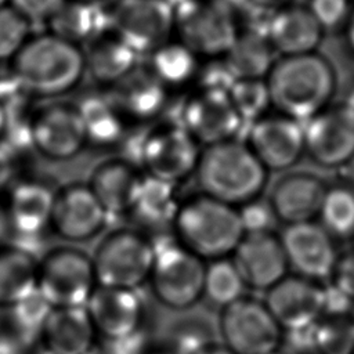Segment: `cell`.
I'll list each match as a JSON object with an SVG mask.
<instances>
[{"instance_id":"48","label":"cell","mask_w":354,"mask_h":354,"mask_svg":"<svg viewBox=\"0 0 354 354\" xmlns=\"http://www.w3.org/2000/svg\"><path fill=\"white\" fill-rule=\"evenodd\" d=\"M191 354H234V353H231L221 342L214 340V342L198 348L196 351H194Z\"/></svg>"},{"instance_id":"10","label":"cell","mask_w":354,"mask_h":354,"mask_svg":"<svg viewBox=\"0 0 354 354\" xmlns=\"http://www.w3.org/2000/svg\"><path fill=\"white\" fill-rule=\"evenodd\" d=\"M105 12L108 30L138 55L174 39V7L167 0H113Z\"/></svg>"},{"instance_id":"12","label":"cell","mask_w":354,"mask_h":354,"mask_svg":"<svg viewBox=\"0 0 354 354\" xmlns=\"http://www.w3.org/2000/svg\"><path fill=\"white\" fill-rule=\"evenodd\" d=\"M30 147L44 159L65 162L76 158L87 145L77 104L50 101L29 116Z\"/></svg>"},{"instance_id":"5","label":"cell","mask_w":354,"mask_h":354,"mask_svg":"<svg viewBox=\"0 0 354 354\" xmlns=\"http://www.w3.org/2000/svg\"><path fill=\"white\" fill-rule=\"evenodd\" d=\"M91 260L98 286L138 290L149 279L155 241L136 227H118L98 241Z\"/></svg>"},{"instance_id":"11","label":"cell","mask_w":354,"mask_h":354,"mask_svg":"<svg viewBox=\"0 0 354 354\" xmlns=\"http://www.w3.org/2000/svg\"><path fill=\"white\" fill-rule=\"evenodd\" d=\"M201 149L180 123L158 124L140 141V167L149 178L177 185L194 176Z\"/></svg>"},{"instance_id":"55","label":"cell","mask_w":354,"mask_h":354,"mask_svg":"<svg viewBox=\"0 0 354 354\" xmlns=\"http://www.w3.org/2000/svg\"><path fill=\"white\" fill-rule=\"evenodd\" d=\"M271 354H288L286 351H282L281 348L279 350H277V351H274V353H271Z\"/></svg>"},{"instance_id":"56","label":"cell","mask_w":354,"mask_h":354,"mask_svg":"<svg viewBox=\"0 0 354 354\" xmlns=\"http://www.w3.org/2000/svg\"><path fill=\"white\" fill-rule=\"evenodd\" d=\"M350 319H351V322L354 324V308H353V311H351V314H350Z\"/></svg>"},{"instance_id":"6","label":"cell","mask_w":354,"mask_h":354,"mask_svg":"<svg viewBox=\"0 0 354 354\" xmlns=\"http://www.w3.org/2000/svg\"><path fill=\"white\" fill-rule=\"evenodd\" d=\"M239 30L225 0H184L174 7V39L201 59L223 58Z\"/></svg>"},{"instance_id":"7","label":"cell","mask_w":354,"mask_h":354,"mask_svg":"<svg viewBox=\"0 0 354 354\" xmlns=\"http://www.w3.org/2000/svg\"><path fill=\"white\" fill-rule=\"evenodd\" d=\"M91 254L75 245H59L39 259L37 293L55 307H84L97 289Z\"/></svg>"},{"instance_id":"15","label":"cell","mask_w":354,"mask_h":354,"mask_svg":"<svg viewBox=\"0 0 354 354\" xmlns=\"http://www.w3.org/2000/svg\"><path fill=\"white\" fill-rule=\"evenodd\" d=\"M289 271L322 282L332 278L339 260L335 239L315 221L285 225L279 234Z\"/></svg>"},{"instance_id":"31","label":"cell","mask_w":354,"mask_h":354,"mask_svg":"<svg viewBox=\"0 0 354 354\" xmlns=\"http://www.w3.org/2000/svg\"><path fill=\"white\" fill-rule=\"evenodd\" d=\"M177 206L176 185L145 176L127 216L136 223V228L149 235L152 230L170 227Z\"/></svg>"},{"instance_id":"39","label":"cell","mask_w":354,"mask_h":354,"mask_svg":"<svg viewBox=\"0 0 354 354\" xmlns=\"http://www.w3.org/2000/svg\"><path fill=\"white\" fill-rule=\"evenodd\" d=\"M30 22L12 7L0 8V64L10 62L29 40Z\"/></svg>"},{"instance_id":"28","label":"cell","mask_w":354,"mask_h":354,"mask_svg":"<svg viewBox=\"0 0 354 354\" xmlns=\"http://www.w3.org/2000/svg\"><path fill=\"white\" fill-rule=\"evenodd\" d=\"M39 259L18 243L0 245V307L10 308L36 292Z\"/></svg>"},{"instance_id":"20","label":"cell","mask_w":354,"mask_h":354,"mask_svg":"<svg viewBox=\"0 0 354 354\" xmlns=\"http://www.w3.org/2000/svg\"><path fill=\"white\" fill-rule=\"evenodd\" d=\"M263 301L283 332L322 318V285L296 274H288L268 289Z\"/></svg>"},{"instance_id":"43","label":"cell","mask_w":354,"mask_h":354,"mask_svg":"<svg viewBox=\"0 0 354 354\" xmlns=\"http://www.w3.org/2000/svg\"><path fill=\"white\" fill-rule=\"evenodd\" d=\"M102 354H148L153 346L147 326L123 339L104 342Z\"/></svg>"},{"instance_id":"1","label":"cell","mask_w":354,"mask_h":354,"mask_svg":"<svg viewBox=\"0 0 354 354\" xmlns=\"http://www.w3.org/2000/svg\"><path fill=\"white\" fill-rule=\"evenodd\" d=\"M170 230L181 248L205 263L231 257L245 235L236 207L201 192L178 202Z\"/></svg>"},{"instance_id":"32","label":"cell","mask_w":354,"mask_h":354,"mask_svg":"<svg viewBox=\"0 0 354 354\" xmlns=\"http://www.w3.org/2000/svg\"><path fill=\"white\" fill-rule=\"evenodd\" d=\"M201 61L187 46L177 39H171L148 54L145 68L170 91L194 83Z\"/></svg>"},{"instance_id":"38","label":"cell","mask_w":354,"mask_h":354,"mask_svg":"<svg viewBox=\"0 0 354 354\" xmlns=\"http://www.w3.org/2000/svg\"><path fill=\"white\" fill-rule=\"evenodd\" d=\"M7 310V325L29 344L30 340H36L51 307L36 290Z\"/></svg>"},{"instance_id":"23","label":"cell","mask_w":354,"mask_h":354,"mask_svg":"<svg viewBox=\"0 0 354 354\" xmlns=\"http://www.w3.org/2000/svg\"><path fill=\"white\" fill-rule=\"evenodd\" d=\"M144 173L124 158L100 162L86 181L105 212L127 216L144 181Z\"/></svg>"},{"instance_id":"30","label":"cell","mask_w":354,"mask_h":354,"mask_svg":"<svg viewBox=\"0 0 354 354\" xmlns=\"http://www.w3.org/2000/svg\"><path fill=\"white\" fill-rule=\"evenodd\" d=\"M264 32L241 29L234 43L223 57L234 79H266L275 59Z\"/></svg>"},{"instance_id":"16","label":"cell","mask_w":354,"mask_h":354,"mask_svg":"<svg viewBox=\"0 0 354 354\" xmlns=\"http://www.w3.org/2000/svg\"><path fill=\"white\" fill-rule=\"evenodd\" d=\"M245 144L267 171L289 169L306 151L303 124L281 113L252 122Z\"/></svg>"},{"instance_id":"41","label":"cell","mask_w":354,"mask_h":354,"mask_svg":"<svg viewBox=\"0 0 354 354\" xmlns=\"http://www.w3.org/2000/svg\"><path fill=\"white\" fill-rule=\"evenodd\" d=\"M65 3V0H10L12 7L28 22H47Z\"/></svg>"},{"instance_id":"9","label":"cell","mask_w":354,"mask_h":354,"mask_svg":"<svg viewBox=\"0 0 354 354\" xmlns=\"http://www.w3.org/2000/svg\"><path fill=\"white\" fill-rule=\"evenodd\" d=\"M216 329L234 354H271L282 347L283 329L266 303L249 295L218 310Z\"/></svg>"},{"instance_id":"3","label":"cell","mask_w":354,"mask_h":354,"mask_svg":"<svg viewBox=\"0 0 354 354\" xmlns=\"http://www.w3.org/2000/svg\"><path fill=\"white\" fill-rule=\"evenodd\" d=\"M8 64L24 93L39 98L61 97L86 76L83 48L48 32L30 36Z\"/></svg>"},{"instance_id":"36","label":"cell","mask_w":354,"mask_h":354,"mask_svg":"<svg viewBox=\"0 0 354 354\" xmlns=\"http://www.w3.org/2000/svg\"><path fill=\"white\" fill-rule=\"evenodd\" d=\"M230 100L242 122H254L271 106L266 79H236L228 88Z\"/></svg>"},{"instance_id":"21","label":"cell","mask_w":354,"mask_h":354,"mask_svg":"<svg viewBox=\"0 0 354 354\" xmlns=\"http://www.w3.org/2000/svg\"><path fill=\"white\" fill-rule=\"evenodd\" d=\"M36 342L43 354H97L100 337L86 307H55Z\"/></svg>"},{"instance_id":"50","label":"cell","mask_w":354,"mask_h":354,"mask_svg":"<svg viewBox=\"0 0 354 354\" xmlns=\"http://www.w3.org/2000/svg\"><path fill=\"white\" fill-rule=\"evenodd\" d=\"M6 129H7V112L4 106L0 105V141L6 136Z\"/></svg>"},{"instance_id":"46","label":"cell","mask_w":354,"mask_h":354,"mask_svg":"<svg viewBox=\"0 0 354 354\" xmlns=\"http://www.w3.org/2000/svg\"><path fill=\"white\" fill-rule=\"evenodd\" d=\"M248 6L263 12H275L286 6H290L292 0H243Z\"/></svg>"},{"instance_id":"13","label":"cell","mask_w":354,"mask_h":354,"mask_svg":"<svg viewBox=\"0 0 354 354\" xmlns=\"http://www.w3.org/2000/svg\"><path fill=\"white\" fill-rule=\"evenodd\" d=\"M108 213L87 183H68L54 191L48 230L66 245H79L98 236Z\"/></svg>"},{"instance_id":"49","label":"cell","mask_w":354,"mask_h":354,"mask_svg":"<svg viewBox=\"0 0 354 354\" xmlns=\"http://www.w3.org/2000/svg\"><path fill=\"white\" fill-rule=\"evenodd\" d=\"M347 39L351 48L354 50V11L350 14L347 19Z\"/></svg>"},{"instance_id":"54","label":"cell","mask_w":354,"mask_h":354,"mask_svg":"<svg viewBox=\"0 0 354 354\" xmlns=\"http://www.w3.org/2000/svg\"><path fill=\"white\" fill-rule=\"evenodd\" d=\"M8 3H10V0H0V8L8 6Z\"/></svg>"},{"instance_id":"57","label":"cell","mask_w":354,"mask_h":354,"mask_svg":"<svg viewBox=\"0 0 354 354\" xmlns=\"http://www.w3.org/2000/svg\"><path fill=\"white\" fill-rule=\"evenodd\" d=\"M351 354H354V350H353V353H351Z\"/></svg>"},{"instance_id":"2","label":"cell","mask_w":354,"mask_h":354,"mask_svg":"<svg viewBox=\"0 0 354 354\" xmlns=\"http://www.w3.org/2000/svg\"><path fill=\"white\" fill-rule=\"evenodd\" d=\"M271 106L297 122L325 111L336 87L332 65L315 53L281 57L266 77Z\"/></svg>"},{"instance_id":"29","label":"cell","mask_w":354,"mask_h":354,"mask_svg":"<svg viewBox=\"0 0 354 354\" xmlns=\"http://www.w3.org/2000/svg\"><path fill=\"white\" fill-rule=\"evenodd\" d=\"M46 25L48 33L79 47L108 30L105 10L80 0H65Z\"/></svg>"},{"instance_id":"52","label":"cell","mask_w":354,"mask_h":354,"mask_svg":"<svg viewBox=\"0 0 354 354\" xmlns=\"http://www.w3.org/2000/svg\"><path fill=\"white\" fill-rule=\"evenodd\" d=\"M148 354H174V353H173L170 348H167V347H165V348H162V350L153 347Z\"/></svg>"},{"instance_id":"18","label":"cell","mask_w":354,"mask_h":354,"mask_svg":"<svg viewBox=\"0 0 354 354\" xmlns=\"http://www.w3.org/2000/svg\"><path fill=\"white\" fill-rule=\"evenodd\" d=\"M231 260L246 288L264 293L289 274L281 238L274 231L245 232Z\"/></svg>"},{"instance_id":"47","label":"cell","mask_w":354,"mask_h":354,"mask_svg":"<svg viewBox=\"0 0 354 354\" xmlns=\"http://www.w3.org/2000/svg\"><path fill=\"white\" fill-rule=\"evenodd\" d=\"M11 170H12L11 159L6 153V151L3 148H0V187L3 184H6V181L11 176Z\"/></svg>"},{"instance_id":"22","label":"cell","mask_w":354,"mask_h":354,"mask_svg":"<svg viewBox=\"0 0 354 354\" xmlns=\"http://www.w3.org/2000/svg\"><path fill=\"white\" fill-rule=\"evenodd\" d=\"M325 191L324 183L314 174L286 173L272 184L267 203L275 220L285 225L314 221Z\"/></svg>"},{"instance_id":"17","label":"cell","mask_w":354,"mask_h":354,"mask_svg":"<svg viewBox=\"0 0 354 354\" xmlns=\"http://www.w3.org/2000/svg\"><path fill=\"white\" fill-rule=\"evenodd\" d=\"M84 307L102 342L127 337L147 326L145 303L138 290L97 286Z\"/></svg>"},{"instance_id":"34","label":"cell","mask_w":354,"mask_h":354,"mask_svg":"<svg viewBox=\"0 0 354 354\" xmlns=\"http://www.w3.org/2000/svg\"><path fill=\"white\" fill-rule=\"evenodd\" d=\"M246 289L231 257L206 263L203 300L209 304L221 310L248 295Z\"/></svg>"},{"instance_id":"19","label":"cell","mask_w":354,"mask_h":354,"mask_svg":"<svg viewBox=\"0 0 354 354\" xmlns=\"http://www.w3.org/2000/svg\"><path fill=\"white\" fill-rule=\"evenodd\" d=\"M306 152L325 167H337L354 156V118L343 108L322 111L303 124Z\"/></svg>"},{"instance_id":"8","label":"cell","mask_w":354,"mask_h":354,"mask_svg":"<svg viewBox=\"0 0 354 354\" xmlns=\"http://www.w3.org/2000/svg\"><path fill=\"white\" fill-rule=\"evenodd\" d=\"M205 271L203 260L171 239L155 243V260L147 283L162 307L187 313L203 300Z\"/></svg>"},{"instance_id":"53","label":"cell","mask_w":354,"mask_h":354,"mask_svg":"<svg viewBox=\"0 0 354 354\" xmlns=\"http://www.w3.org/2000/svg\"><path fill=\"white\" fill-rule=\"evenodd\" d=\"M80 1H86V3H93V4H98V6H101L102 3H112L113 0H80Z\"/></svg>"},{"instance_id":"40","label":"cell","mask_w":354,"mask_h":354,"mask_svg":"<svg viewBox=\"0 0 354 354\" xmlns=\"http://www.w3.org/2000/svg\"><path fill=\"white\" fill-rule=\"evenodd\" d=\"M307 8L324 30L340 26L350 17L348 0H310Z\"/></svg>"},{"instance_id":"25","label":"cell","mask_w":354,"mask_h":354,"mask_svg":"<svg viewBox=\"0 0 354 354\" xmlns=\"http://www.w3.org/2000/svg\"><path fill=\"white\" fill-rule=\"evenodd\" d=\"M109 90V100L127 123H144L158 118L169 97V90L147 68L138 66Z\"/></svg>"},{"instance_id":"44","label":"cell","mask_w":354,"mask_h":354,"mask_svg":"<svg viewBox=\"0 0 354 354\" xmlns=\"http://www.w3.org/2000/svg\"><path fill=\"white\" fill-rule=\"evenodd\" d=\"M330 282L354 300V252L339 256Z\"/></svg>"},{"instance_id":"45","label":"cell","mask_w":354,"mask_h":354,"mask_svg":"<svg viewBox=\"0 0 354 354\" xmlns=\"http://www.w3.org/2000/svg\"><path fill=\"white\" fill-rule=\"evenodd\" d=\"M0 354H28V343L7 324L0 326Z\"/></svg>"},{"instance_id":"26","label":"cell","mask_w":354,"mask_h":354,"mask_svg":"<svg viewBox=\"0 0 354 354\" xmlns=\"http://www.w3.org/2000/svg\"><path fill=\"white\" fill-rule=\"evenodd\" d=\"M322 32L307 7L293 4L272 12L264 30L271 47L281 57L314 53Z\"/></svg>"},{"instance_id":"51","label":"cell","mask_w":354,"mask_h":354,"mask_svg":"<svg viewBox=\"0 0 354 354\" xmlns=\"http://www.w3.org/2000/svg\"><path fill=\"white\" fill-rule=\"evenodd\" d=\"M343 108L354 118V88L348 93L347 98H346V102L343 105Z\"/></svg>"},{"instance_id":"33","label":"cell","mask_w":354,"mask_h":354,"mask_svg":"<svg viewBox=\"0 0 354 354\" xmlns=\"http://www.w3.org/2000/svg\"><path fill=\"white\" fill-rule=\"evenodd\" d=\"M77 106L83 119L87 145L105 148L122 140L127 122L109 97H88Z\"/></svg>"},{"instance_id":"37","label":"cell","mask_w":354,"mask_h":354,"mask_svg":"<svg viewBox=\"0 0 354 354\" xmlns=\"http://www.w3.org/2000/svg\"><path fill=\"white\" fill-rule=\"evenodd\" d=\"M210 321L201 315H184L174 321L169 332V344L174 354H191L216 340Z\"/></svg>"},{"instance_id":"27","label":"cell","mask_w":354,"mask_h":354,"mask_svg":"<svg viewBox=\"0 0 354 354\" xmlns=\"http://www.w3.org/2000/svg\"><path fill=\"white\" fill-rule=\"evenodd\" d=\"M86 75L104 87H113L136 68L138 54L122 39L105 30L83 48Z\"/></svg>"},{"instance_id":"35","label":"cell","mask_w":354,"mask_h":354,"mask_svg":"<svg viewBox=\"0 0 354 354\" xmlns=\"http://www.w3.org/2000/svg\"><path fill=\"white\" fill-rule=\"evenodd\" d=\"M319 225L333 239L354 236V188L335 185L326 188L318 216Z\"/></svg>"},{"instance_id":"42","label":"cell","mask_w":354,"mask_h":354,"mask_svg":"<svg viewBox=\"0 0 354 354\" xmlns=\"http://www.w3.org/2000/svg\"><path fill=\"white\" fill-rule=\"evenodd\" d=\"M245 232H259V231H272V225L277 221L268 203H261L257 201L250 202L238 209Z\"/></svg>"},{"instance_id":"4","label":"cell","mask_w":354,"mask_h":354,"mask_svg":"<svg viewBox=\"0 0 354 354\" xmlns=\"http://www.w3.org/2000/svg\"><path fill=\"white\" fill-rule=\"evenodd\" d=\"M267 173L248 145L234 138L202 148L194 176L201 194L239 209L259 199Z\"/></svg>"},{"instance_id":"14","label":"cell","mask_w":354,"mask_h":354,"mask_svg":"<svg viewBox=\"0 0 354 354\" xmlns=\"http://www.w3.org/2000/svg\"><path fill=\"white\" fill-rule=\"evenodd\" d=\"M242 123L227 90L196 87L181 106L180 124L203 148L234 140Z\"/></svg>"},{"instance_id":"24","label":"cell","mask_w":354,"mask_h":354,"mask_svg":"<svg viewBox=\"0 0 354 354\" xmlns=\"http://www.w3.org/2000/svg\"><path fill=\"white\" fill-rule=\"evenodd\" d=\"M54 191L39 180L18 181L7 195L6 218L21 238L37 236L50 225Z\"/></svg>"}]
</instances>
